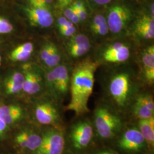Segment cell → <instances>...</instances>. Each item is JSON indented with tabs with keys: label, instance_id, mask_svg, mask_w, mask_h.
Returning <instances> with one entry per match:
<instances>
[{
	"label": "cell",
	"instance_id": "obj_37",
	"mask_svg": "<svg viewBox=\"0 0 154 154\" xmlns=\"http://www.w3.org/2000/svg\"><path fill=\"white\" fill-rule=\"evenodd\" d=\"M102 154H114L112 153H111V152H102Z\"/></svg>",
	"mask_w": 154,
	"mask_h": 154
},
{
	"label": "cell",
	"instance_id": "obj_11",
	"mask_svg": "<svg viewBox=\"0 0 154 154\" xmlns=\"http://www.w3.org/2000/svg\"><path fill=\"white\" fill-rule=\"evenodd\" d=\"M52 72L54 80V92L65 95L68 91L70 82L68 67L65 65H58L53 69Z\"/></svg>",
	"mask_w": 154,
	"mask_h": 154
},
{
	"label": "cell",
	"instance_id": "obj_23",
	"mask_svg": "<svg viewBox=\"0 0 154 154\" xmlns=\"http://www.w3.org/2000/svg\"><path fill=\"white\" fill-rule=\"evenodd\" d=\"M42 141V137H41L38 134L28 132L26 149L35 152L41 146Z\"/></svg>",
	"mask_w": 154,
	"mask_h": 154
},
{
	"label": "cell",
	"instance_id": "obj_14",
	"mask_svg": "<svg viewBox=\"0 0 154 154\" xmlns=\"http://www.w3.org/2000/svg\"><path fill=\"white\" fill-rule=\"evenodd\" d=\"M135 33L143 39L149 40L154 38V18L144 15L135 23Z\"/></svg>",
	"mask_w": 154,
	"mask_h": 154
},
{
	"label": "cell",
	"instance_id": "obj_35",
	"mask_svg": "<svg viewBox=\"0 0 154 154\" xmlns=\"http://www.w3.org/2000/svg\"><path fill=\"white\" fill-rule=\"evenodd\" d=\"M93 1L97 4H98L100 5H103L109 4L112 0H93Z\"/></svg>",
	"mask_w": 154,
	"mask_h": 154
},
{
	"label": "cell",
	"instance_id": "obj_39",
	"mask_svg": "<svg viewBox=\"0 0 154 154\" xmlns=\"http://www.w3.org/2000/svg\"><path fill=\"white\" fill-rule=\"evenodd\" d=\"M1 57L0 55V63H1Z\"/></svg>",
	"mask_w": 154,
	"mask_h": 154
},
{
	"label": "cell",
	"instance_id": "obj_13",
	"mask_svg": "<svg viewBox=\"0 0 154 154\" xmlns=\"http://www.w3.org/2000/svg\"><path fill=\"white\" fill-rule=\"evenodd\" d=\"M40 58L46 66L54 68L60 65L61 53L55 45L49 43L45 45L40 51Z\"/></svg>",
	"mask_w": 154,
	"mask_h": 154
},
{
	"label": "cell",
	"instance_id": "obj_38",
	"mask_svg": "<svg viewBox=\"0 0 154 154\" xmlns=\"http://www.w3.org/2000/svg\"><path fill=\"white\" fill-rule=\"evenodd\" d=\"M63 0H59V2H58V4H60V3H61V2Z\"/></svg>",
	"mask_w": 154,
	"mask_h": 154
},
{
	"label": "cell",
	"instance_id": "obj_9",
	"mask_svg": "<svg viewBox=\"0 0 154 154\" xmlns=\"http://www.w3.org/2000/svg\"><path fill=\"white\" fill-rule=\"evenodd\" d=\"M66 44L69 54L74 58L85 55L90 49L91 45L88 37L83 34H74Z\"/></svg>",
	"mask_w": 154,
	"mask_h": 154
},
{
	"label": "cell",
	"instance_id": "obj_32",
	"mask_svg": "<svg viewBox=\"0 0 154 154\" xmlns=\"http://www.w3.org/2000/svg\"><path fill=\"white\" fill-rule=\"evenodd\" d=\"M72 8L74 9H80L81 8H82L83 7H85L84 4L82 1H80V0H78V1H75L74 2H73L72 3Z\"/></svg>",
	"mask_w": 154,
	"mask_h": 154
},
{
	"label": "cell",
	"instance_id": "obj_24",
	"mask_svg": "<svg viewBox=\"0 0 154 154\" xmlns=\"http://www.w3.org/2000/svg\"><path fill=\"white\" fill-rule=\"evenodd\" d=\"M137 101L146 106L150 111L154 112V100L151 96L147 94L140 95L137 99Z\"/></svg>",
	"mask_w": 154,
	"mask_h": 154
},
{
	"label": "cell",
	"instance_id": "obj_18",
	"mask_svg": "<svg viewBox=\"0 0 154 154\" xmlns=\"http://www.w3.org/2000/svg\"><path fill=\"white\" fill-rule=\"evenodd\" d=\"M91 33L97 37L106 36L109 32L106 17L102 14H97L94 17L90 24Z\"/></svg>",
	"mask_w": 154,
	"mask_h": 154
},
{
	"label": "cell",
	"instance_id": "obj_31",
	"mask_svg": "<svg viewBox=\"0 0 154 154\" xmlns=\"http://www.w3.org/2000/svg\"><path fill=\"white\" fill-rule=\"evenodd\" d=\"M8 128V125L1 118L0 116V137L4 135Z\"/></svg>",
	"mask_w": 154,
	"mask_h": 154
},
{
	"label": "cell",
	"instance_id": "obj_6",
	"mask_svg": "<svg viewBox=\"0 0 154 154\" xmlns=\"http://www.w3.org/2000/svg\"><path fill=\"white\" fill-rule=\"evenodd\" d=\"M24 11L32 25L40 28L51 26L53 23V17L49 8L29 6L24 9Z\"/></svg>",
	"mask_w": 154,
	"mask_h": 154
},
{
	"label": "cell",
	"instance_id": "obj_3",
	"mask_svg": "<svg viewBox=\"0 0 154 154\" xmlns=\"http://www.w3.org/2000/svg\"><path fill=\"white\" fill-rule=\"evenodd\" d=\"M132 17V12L126 6L123 4L112 6L106 18L109 31L116 35L121 34L126 30Z\"/></svg>",
	"mask_w": 154,
	"mask_h": 154
},
{
	"label": "cell",
	"instance_id": "obj_8",
	"mask_svg": "<svg viewBox=\"0 0 154 154\" xmlns=\"http://www.w3.org/2000/svg\"><path fill=\"white\" fill-rule=\"evenodd\" d=\"M93 135V128L88 122L77 123L72 128L71 134L74 146L78 149L86 147L91 142Z\"/></svg>",
	"mask_w": 154,
	"mask_h": 154
},
{
	"label": "cell",
	"instance_id": "obj_33",
	"mask_svg": "<svg viewBox=\"0 0 154 154\" xmlns=\"http://www.w3.org/2000/svg\"><path fill=\"white\" fill-rule=\"evenodd\" d=\"M74 0H63L61 3L59 4V6L61 8H66L67 6L69 5Z\"/></svg>",
	"mask_w": 154,
	"mask_h": 154
},
{
	"label": "cell",
	"instance_id": "obj_19",
	"mask_svg": "<svg viewBox=\"0 0 154 154\" xmlns=\"http://www.w3.org/2000/svg\"><path fill=\"white\" fill-rule=\"evenodd\" d=\"M34 50V46L31 42H25L17 47L11 51L10 59L14 62H24L28 60Z\"/></svg>",
	"mask_w": 154,
	"mask_h": 154
},
{
	"label": "cell",
	"instance_id": "obj_12",
	"mask_svg": "<svg viewBox=\"0 0 154 154\" xmlns=\"http://www.w3.org/2000/svg\"><path fill=\"white\" fill-rule=\"evenodd\" d=\"M35 116L39 123L51 125L58 119V114L54 106L49 102H42L36 106Z\"/></svg>",
	"mask_w": 154,
	"mask_h": 154
},
{
	"label": "cell",
	"instance_id": "obj_40",
	"mask_svg": "<svg viewBox=\"0 0 154 154\" xmlns=\"http://www.w3.org/2000/svg\"><path fill=\"white\" fill-rule=\"evenodd\" d=\"M102 154V153H100V154Z\"/></svg>",
	"mask_w": 154,
	"mask_h": 154
},
{
	"label": "cell",
	"instance_id": "obj_20",
	"mask_svg": "<svg viewBox=\"0 0 154 154\" xmlns=\"http://www.w3.org/2000/svg\"><path fill=\"white\" fill-rule=\"evenodd\" d=\"M24 75L20 72H15L6 81V93L8 94L18 93L22 90L24 82Z\"/></svg>",
	"mask_w": 154,
	"mask_h": 154
},
{
	"label": "cell",
	"instance_id": "obj_27",
	"mask_svg": "<svg viewBox=\"0 0 154 154\" xmlns=\"http://www.w3.org/2000/svg\"><path fill=\"white\" fill-rule=\"evenodd\" d=\"M30 6L49 8L53 0H28Z\"/></svg>",
	"mask_w": 154,
	"mask_h": 154
},
{
	"label": "cell",
	"instance_id": "obj_1",
	"mask_svg": "<svg viewBox=\"0 0 154 154\" xmlns=\"http://www.w3.org/2000/svg\"><path fill=\"white\" fill-rule=\"evenodd\" d=\"M97 62L86 60L78 63L70 78L71 100L67 110L74 111L77 116L88 112L89 98L93 91L95 72Z\"/></svg>",
	"mask_w": 154,
	"mask_h": 154
},
{
	"label": "cell",
	"instance_id": "obj_34",
	"mask_svg": "<svg viewBox=\"0 0 154 154\" xmlns=\"http://www.w3.org/2000/svg\"><path fill=\"white\" fill-rule=\"evenodd\" d=\"M70 21H71L74 25H76V24H78V23H79V22H81L79 17L77 15V14L75 12L74 14L73 15V16L72 17V19L70 20Z\"/></svg>",
	"mask_w": 154,
	"mask_h": 154
},
{
	"label": "cell",
	"instance_id": "obj_5",
	"mask_svg": "<svg viewBox=\"0 0 154 154\" xmlns=\"http://www.w3.org/2000/svg\"><path fill=\"white\" fill-rule=\"evenodd\" d=\"M65 147V139L62 132L51 130L42 137L41 146L34 154H62Z\"/></svg>",
	"mask_w": 154,
	"mask_h": 154
},
{
	"label": "cell",
	"instance_id": "obj_28",
	"mask_svg": "<svg viewBox=\"0 0 154 154\" xmlns=\"http://www.w3.org/2000/svg\"><path fill=\"white\" fill-rule=\"evenodd\" d=\"M60 32L61 33V35L65 36V37H70L74 34H75L77 31V29L75 27L74 25L69 27V28H62L59 29Z\"/></svg>",
	"mask_w": 154,
	"mask_h": 154
},
{
	"label": "cell",
	"instance_id": "obj_16",
	"mask_svg": "<svg viewBox=\"0 0 154 154\" xmlns=\"http://www.w3.org/2000/svg\"><path fill=\"white\" fill-rule=\"evenodd\" d=\"M25 79L22 90L29 95L37 93L41 89V78L36 72L26 70L24 74Z\"/></svg>",
	"mask_w": 154,
	"mask_h": 154
},
{
	"label": "cell",
	"instance_id": "obj_17",
	"mask_svg": "<svg viewBox=\"0 0 154 154\" xmlns=\"http://www.w3.org/2000/svg\"><path fill=\"white\" fill-rule=\"evenodd\" d=\"M22 116V109L18 106L3 105L0 106V116L8 126L18 121Z\"/></svg>",
	"mask_w": 154,
	"mask_h": 154
},
{
	"label": "cell",
	"instance_id": "obj_26",
	"mask_svg": "<svg viewBox=\"0 0 154 154\" xmlns=\"http://www.w3.org/2000/svg\"><path fill=\"white\" fill-rule=\"evenodd\" d=\"M28 132L23 131L20 133L17 136L16 142L19 146L23 149H26L27 147V139H28Z\"/></svg>",
	"mask_w": 154,
	"mask_h": 154
},
{
	"label": "cell",
	"instance_id": "obj_4",
	"mask_svg": "<svg viewBox=\"0 0 154 154\" xmlns=\"http://www.w3.org/2000/svg\"><path fill=\"white\" fill-rule=\"evenodd\" d=\"M131 89L130 75L121 72L114 74L110 79L109 91L111 97L119 106H125L129 98Z\"/></svg>",
	"mask_w": 154,
	"mask_h": 154
},
{
	"label": "cell",
	"instance_id": "obj_30",
	"mask_svg": "<svg viewBox=\"0 0 154 154\" xmlns=\"http://www.w3.org/2000/svg\"><path fill=\"white\" fill-rule=\"evenodd\" d=\"M74 13H75V11L71 6H70L69 7H66V9L64 10V11H63L64 17L66 18L67 20H68L69 21H70L72 17L73 16Z\"/></svg>",
	"mask_w": 154,
	"mask_h": 154
},
{
	"label": "cell",
	"instance_id": "obj_2",
	"mask_svg": "<svg viewBox=\"0 0 154 154\" xmlns=\"http://www.w3.org/2000/svg\"><path fill=\"white\" fill-rule=\"evenodd\" d=\"M95 125L99 135L109 139L112 138L120 130L121 121L107 107H100L95 112Z\"/></svg>",
	"mask_w": 154,
	"mask_h": 154
},
{
	"label": "cell",
	"instance_id": "obj_29",
	"mask_svg": "<svg viewBox=\"0 0 154 154\" xmlns=\"http://www.w3.org/2000/svg\"><path fill=\"white\" fill-rule=\"evenodd\" d=\"M73 9L79 17L80 21H84L86 20V19L88 17V12H87L86 9L85 8V7H83L82 8H81L80 9H78V10L74 9Z\"/></svg>",
	"mask_w": 154,
	"mask_h": 154
},
{
	"label": "cell",
	"instance_id": "obj_22",
	"mask_svg": "<svg viewBox=\"0 0 154 154\" xmlns=\"http://www.w3.org/2000/svg\"><path fill=\"white\" fill-rule=\"evenodd\" d=\"M134 113L139 119H143L154 116V112L150 111L142 103L136 101L134 106Z\"/></svg>",
	"mask_w": 154,
	"mask_h": 154
},
{
	"label": "cell",
	"instance_id": "obj_10",
	"mask_svg": "<svg viewBox=\"0 0 154 154\" xmlns=\"http://www.w3.org/2000/svg\"><path fill=\"white\" fill-rule=\"evenodd\" d=\"M145 142L143 135L139 130L130 128L123 134L119 140V145L124 150L134 151L142 149Z\"/></svg>",
	"mask_w": 154,
	"mask_h": 154
},
{
	"label": "cell",
	"instance_id": "obj_7",
	"mask_svg": "<svg viewBox=\"0 0 154 154\" xmlns=\"http://www.w3.org/2000/svg\"><path fill=\"white\" fill-rule=\"evenodd\" d=\"M130 51L125 43L117 42L108 46L102 54L103 60L108 63H116L126 61L130 57Z\"/></svg>",
	"mask_w": 154,
	"mask_h": 154
},
{
	"label": "cell",
	"instance_id": "obj_36",
	"mask_svg": "<svg viewBox=\"0 0 154 154\" xmlns=\"http://www.w3.org/2000/svg\"><path fill=\"white\" fill-rule=\"evenodd\" d=\"M150 16L154 18V2L150 6Z\"/></svg>",
	"mask_w": 154,
	"mask_h": 154
},
{
	"label": "cell",
	"instance_id": "obj_15",
	"mask_svg": "<svg viewBox=\"0 0 154 154\" xmlns=\"http://www.w3.org/2000/svg\"><path fill=\"white\" fill-rule=\"evenodd\" d=\"M143 74L148 82L154 81V46L151 45L144 50L142 56Z\"/></svg>",
	"mask_w": 154,
	"mask_h": 154
},
{
	"label": "cell",
	"instance_id": "obj_25",
	"mask_svg": "<svg viewBox=\"0 0 154 154\" xmlns=\"http://www.w3.org/2000/svg\"><path fill=\"white\" fill-rule=\"evenodd\" d=\"M13 30V26L11 22L5 18L0 17V34L11 33Z\"/></svg>",
	"mask_w": 154,
	"mask_h": 154
},
{
	"label": "cell",
	"instance_id": "obj_21",
	"mask_svg": "<svg viewBox=\"0 0 154 154\" xmlns=\"http://www.w3.org/2000/svg\"><path fill=\"white\" fill-rule=\"evenodd\" d=\"M139 131L143 135L145 140L152 145L154 143V118L139 119Z\"/></svg>",
	"mask_w": 154,
	"mask_h": 154
}]
</instances>
